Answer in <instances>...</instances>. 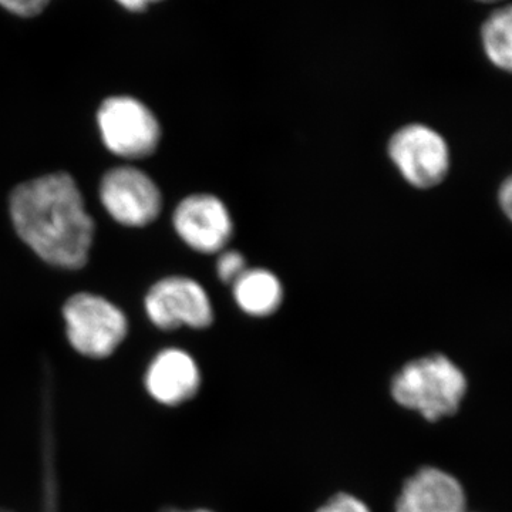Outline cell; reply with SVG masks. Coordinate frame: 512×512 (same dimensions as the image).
<instances>
[{
    "instance_id": "cell-6",
    "label": "cell",
    "mask_w": 512,
    "mask_h": 512,
    "mask_svg": "<svg viewBox=\"0 0 512 512\" xmlns=\"http://www.w3.org/2000/svg\"><path fill=\"white\" fill-rule=\"evenodd\" d=\"M151 322L163 330L181 326L207 329L214 323V306L204 286L188 276H168L158 281L146 296Z\"/></svg>"
},
{
    "instance_id": "cell-4",
    "label": "cell",
    "mask_w": 512,
    "mask_h": 512,
    "mask_svg": "<svg viewBox=\"0 0 512 512\" xmlns=\"http://www.w3.org/2000/svg\"><path fill=\"white\" fill-rule=\"evenodd\" d=\"M67 338L80 355L104 359L126 339V315L114 303L93 293H77L63 306Z\"/></svg>"
},
{
    "instance_id": "cell-14",
    "label": "cell",
    "mask_w": 512,
    "mask_h": 512,
    "mask_svg": "<svg viewBox=\"0 0 512 512\" xmlns=\"http://www.w3.org/2000/svg\"><path fill=\"white\" fill-rule=\"evenodd\" d=\"M316 512H372L360 498L352 494L339 493L322 505Z\"/></svg>"
},
{
    "instance_id": "cell-13",
    "label": "cell",
    "mask_w": 512,
    "mask_h": 512,
    "mask_svg": "<svg viewBox=\"0 0 512 512\" xmlns=\"http://www.w3.org/2000/svg\"><path fill=\"white\" fill-rule=\"evenodd\" d=\"M218 279L224 285L231 286L248 269V261L245 255L238 249H224L218 254L217 265Z\"/></svg>"
},
{
    "instance_id": "cell-11",
    "label": "cell",
    "mask_w": 512,
    "mask_h": 512,
    "mask_svg": "<svg viewBox=\"0 0 512 512\" xmlns=\"http://www.w3.org/2000/svg\"><path fill=\"white\" fill-rule=\"evenodd\" d=\"M239 311L255 319L275 315L285 302V286L278 275L262 266H248L231 285Z\"/></svg>"
},
{
    "instance_id": "cell-16",
    "label": "cell",
    "mask_w": 512,
    "mask_h": 512,
    "mask_svg": "<svg viewBox=\"0 0 512 512\" xmlns=\"http://www.w3.org/2000/svg\"><path fill=\"white\" fill-rule=\"evenodd\" d=\"M498 205L500 210L503 211L505 217L511 220L512 215V180L511 177L505 178L503 183L500 184L497 192Z\"/></svg>"
},
{
    "instance_id": "cell-9",
    "label": "cell",
    "mask_w": 512,
    "mask_h": 512,
    "mask_svg": "<svg viewBox=\"0 0 512 512\" xmlns=\"http://www.w3.org/2000/svg\"><path fill=\"white\" fill-rule=\"evenodd\" d=\"M394 512H467V495L456 477L437 467L407 478Z\"/></svg>"
},
{
    "instance_id": "cell-15",
    "label": "cell",
    "mask_w": 512,
    "mask_h": 512,
    "mask_svg": "<svg viewBox=\"0 0 512 512\" xmlns=\"http://www.w3.org/2000/svg\"><path fill=\"white\" fill-rule=\"evenodd\" d=\"M49 2L50 0H0V6L15 15L29 18V16H35L42 12Z\"/></svg>"
},
{
    "instance_id": "cell-19",
    "label": "cell",
    "mask_w": 512,
    "mask_h": 512,
    "mask_svg": "<svg viewBox=\"0 0 512 512\" xmlns=\"http://www.w3.org/2000/svg\"><path fill=\"white\" fill-rule=\"evenodd\" d=\"M480 2L490 3V2H498V0H480Z\"/></svg>"
},
{
    "instance_id": "cell-17",
    "label": "cell",
    "mask_w": 512,
    "mask_h": 512,
    "mask_svg": "<svg viewBox=\"0 0 512 512\" xmlns=\"http://www.w3.org/2000/svg\"><path fill=\"white\" fill-rule=\"evenodd\" d=\"M121 6L128 10H133V12H138V10H144L151 3L160 2V0H117Z\"/></svg>"
},
{
    "instance_id": "cell-7",
    "label": "cell",
    "mask_w": 512,
    "mask_h": 512,
    "mask_svg": "<svg viewBox=\"0 0 512 512\" xmlns=\"http://www.w3.org/2000/svg\"><path fill=\"white\" fill-rule=\"evenodd\" d=\"M100 200L114 221L126 227H146L156 221L163 208L160 188L144 171L117 167L104 175Z\"/></svg>"
},
{
    "instance_id": "cell-10",
    "label": "cell",
    "mask_w": 512,
    "mask_h": 512,
    "mask_svg": "<svg viewBox=\"0 0 512 512\" xmlns=\"http://www.w3.org/2000/svg\"><path fill=\"white\" fill-rule=\"evenodd\" d=\"M201 387V372L190 353L165 349L154 357L146 373V389L164 406H180L194 399Z\"/></svg>"
},
{
    "instance_id": "cell-12",
    "label": "cell",
    "mask_w": 512,
    "mask_h": 512,
    "mask_svg": "<svg viewBox=\"0 0 512 512\" xmlns=\"http://www.w3.org/2000/svg\"><path fill=\"white\" fill-rule=\"evenodd\" d=\"M481 39L488 60L498 69H512V12L510 6L497 10L481 30Z\"/></svg>"
},
{
    "instance_id": "cell-2",
    "label": "cell",
    "mask_w": 512,
    "mask_h": 512,
    "mask_svg": "<svg viewBox=\"0 0 512 512\" xmlns=\"http://www.w3.org/2000/svg\"><path fill=\"white\" fill-rule=\"evenodd\" d=\"M467 389L463 370L441 353L410 360L390 384L394 402L429 421L454 416L460 410Z\"/></svg>"
},
{
    "instance_id": "cell-5",
    "label": "cell",
    "mask_w": 512,
    "mask_h": 512,
    "mask_svg": "<svg viewBox=\"0 0 512 512\" xmlns=\"http://www.w3.org/2000/svg\"><path fill=\"white\" fill-rule=\"evenodd\" d=\"M97 124L111 153L128 160L151 156L160 144L161 127L156 116L133 97L104 100L97 111Z\"/></svg>"
},
{
    "instance_id": "cell-18",
    "label": "cell",
    "mask_w": 512,
    "mask_h": 512,
    "mask_svg": "<svg viewBox=\"0 0 512 512\" xmlns=\"http://www.w3.org/2000/svg\"><path fill=\"white\" fill-rule=\"evenodd\" d=\"M163 512H212V511H210V510L183 511V510H175V508H168V510H164Z\"/></svg>"
},
{
    "instance_id": "cell-3",
    "label": "cell",
    "mask_w": 512,
    "mask_h": 512,
    "mask_svg": "<svg viewBox=\"0 0 512 512\" xmlns=\"http://www.w3.org/2000/svg\"><path fill=\"white\" fill-rule=\"evenodd\" d=\"M387 156L400 177L416 190L439 187L451 170L447 138L426 123H407L387 141Z\"/></svg>"
},
{
    "instance_id": "cell-8",
    "label": "cell",
    "mask_w": 512,
    "mask_h": 512,
    "mask_svg": "<svg viewBox=\"0 0 512 512\" xmlns=\"http://www.w3.org/2000/svg\"><path fill=\"white\" fill-rule=\"evenodd\" d=\"M173 224L178 237L192 251L205 255L227 249L235 229L228 205L207 192L185 197L175 208Z\"/></svg>"
},
{
    "instance_id": "cell-1",
    "label": "cell",
    "mask_w": 512,
    "mask_h": 512,
    "mask_svg": "<svg viewBox=\"0 0 512 512\" xmlns=\"http://www.w3.org/2000/svg\"><path fill=\"white\" fill-rule=\"evenodd\" d=\"M10 217L20 239L47 264L63 269L86 265L94 222L69 174L43 175L18 185L10 195Z\"/></svg>"
}]
</instances>
